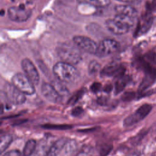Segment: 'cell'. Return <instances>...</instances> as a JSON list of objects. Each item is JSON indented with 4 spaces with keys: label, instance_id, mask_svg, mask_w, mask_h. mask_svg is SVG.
Here are the masks:
<instances>
[{
    "label": "cell",
    "instance_id": "obj_23",
    "mask_svg": "<svg viewBox=\"0 0 156 156\" xmlns=\"http://www.w3.org/2000/svg\"><path fill=\"white\" fill-rule=\"evenodd\" d=\"M153 23V18L152 16H149L143 23L142 27L141 28L142 32H146L151 27Z\"/></svg>",
    "mask_w": 156,
    "mask_h": 156
},
{
    "label": "cell",
    "instance_id": "obj_11",
    "mask_svg": "<svg viewBox=\"0 0 156 156\" xmlns=\"http://www.w3.org/2000/svg\"><path fill=\"white\" fill-rule=\"evenodd\" d=\"M105 26L110 32L115 35L124 34L130 29L129 26L115 18L107 20L105 21Z\"/></svg>",
    "mask_w": 156,
    "mask_h": 156
},
{
    "label": "cell",
    "instance_id": "obj_15",
    "mask_svg": "<svg viewBox=\"0 0 156 156\" xmlns=\"http://www.w3.org/2000/svg\"><path fill=\"white\" fill-rule=\"evenodd\" d=\"M130 80V77L128 76L123 75L120 77L117 78L115 83V94L120 93L126 87Z\"/></svg>",
    "mask_w": 156,
    "mask_h": 156
},
{
    "label": "cell",
    "instance_id": "obj_17",
    "mask_svg": "<svg viewBox=\"0 0 156 156\" xmlns=\"http://www.w3.org/2000/svg\"><path fill=\"white\" fill-rule=\"evenodd\" d=\"M77 1L96 7H105L110 4V0H77Z\"/></svg>",
    "mask_w": 156,
    "mask_h": 156
},
{
    "label": "cell",
    "instance_id": "obj_2",
    "mask_svg": "<svg viewBox=\"0 0 156 156\" xmlns=\"http://www.w3.org/2000/svg\"><path fill=\"white\" fill-rule=\"evenodd\" d=\"M57 52L62 62L73 65L79 63L82 59L79 48L69 44H62L59 46L57 48Z\"/></svg>",
    "mask_w": 156,
    "mask_h": 156
},
{
    "label": "cell",
    "instance_id": "obj_3",
    "mask_svg": "<svg viewBox=\"0 0 156 156\" xmlns=\"http://www.w3.org/2000/svg\"><path fill=\"white\" fill-rule=\"evenodd\" d=\"M9 18L15 22H24L27 20L31 15L32 9L26 4L10 7L7 10Z\"/></svg>",
    "mask_w": 156,
    "mask_h": 156
},
{
    "label": "cell",
    "instance_id": "obj_12",
    "mask_svg": "<svg viewBox=\"0 0 156 156\" xmlns=\"http://www.w3.org/2000/svg\"><path fill=\"white\" fill-rule=\"evenodd\" d=\"M125 73V68L117 64H111L105 66L101 71L102 76L112 77L118 78L124 75Z\"/></svg>",
    "mask_w": 156,
    "mask_h": 156
},
{
    "label": "cell",
    "instance_id": "obj_28",
    "mask_svg": "<svg viewBox=\"0 0 156 156\" xmlns=\"http://www.w3.org/2000/svg\"><path fill=\"white\" fill-rule=\"evenodd\" d=\"M83 111V110L82 107H77L72 110L71 115L74 116H79L80 115H81Z\"/></svg>",
    "mask_w": 156,
    "mask_h": 156
},
{
    "label": "cell",
    "instance_id": "obj_5",
    "mask_svg": "<svg viewBox=\"0 0 156 156\" xmlns=\"http://www.w3.org/2000/svg\"><path fill=\"white\" fill-rule=\"evenodd\" d=\"M152 106L149 104H144L141 105L135 113L126 117L123 122L125 127L132 126L144 118L151 111Z\"/></svg>",
    "mask_w": 156,
    "mask_h": 156
},
{
    "label": "cell",
    "instance_id": "obj_13",
    "mask_svg": "<svg viewBox=\"0 0 156 156\" xmlns=\"http://www.w3.org/2000/svg\"><path fill=\"white\" fill-rule=\"evenodd\" d=\"M67 140L66 138H62L57 140L49 148L45 156H57L63 147L66 145Z\"/></svg>",
    "mask_w": 156,
    "mask_h": 156
},
{
    "label": "cell",
    "instance_id": "obj_26",
    "mask_svg": "<svg viewBox=\"0 0 156 156\" xmlns=\"http://www.w3.org/2000/svg\"><path fill=\"white\" fill-rule=\"evenodd\" d=\"M102 88V85L99 82H94L90 87L91 91L93 93L99 92Z\"/></svg>",
    "mask_w": 156,
    "mask_h": 156
},
{
    "label": "cell",
    "instance_id": "obj_24",
    "mask_svg": "<svg viewBox=\"0 0 156 156\" xmlns=\"http://www.w3.org/2000/svg\"><path fill=\"white\" fill-rule=\"evenodd\" d=\"M83 94V90H79V91H77V93H75V94L74 96H73L71 99H69L68 103L70 104H75L77 101H79V99L82 97V96Z\"/></svg>",
    "mask_w": 156,
    "mask_h": 156
},
{
    "label": "cell",
    "instance_id": "obj_7",
    "mask_svg": "<svg viewBox=\"0 0 156 156\" xmlns=\"http://www.w3.org/2000/svg\"><path fill=\"white\" fill-rule=\"evenodd\" d=\"M120 48V43L114 39H104L98 44L96 55L105 57L116 52Z\"/></svg>",
    "mask_w": 156,
    "mask_h": 156
},
{
    "label": "cell",
    "instance_id": "obj_8",
    "mask_svg": "<svg viewBox=\"0 0 156 156\" xmlns=\"http://www.w3.org/2000/svg\"><path fill=\"white\" fill-rule=\"evenodd\" d=\"M21 67L24 74L33 83L37 85L40 80V76L35 66L29 58H24L21 61Z\"/></svg>",
    "mask_w": 156,
    "mask_h": 156
},
{
    "label": "cell",
    "instance_id": "obj_9",
    "mask_svg": "<svg viewBox=\"0 0 156 156\" xmlns=\"http://www.w3.org/2000/svg\"><path fill=\"white\" fill-rule=\"evenodd\" d=\"M4 93L8 100L14 104L20 105L26 101L25 94L16 88L13 84L7 85Z\"/></svg>",
    "mask_w": 156,
    "mask_h": 156
},
{
    "label": "cell",
    "instance_id": "obj_6",
    "mask_svg": "<svg viewBox=\"0 0 156 156\" xmlns=\"http://www.w3.org/2000/svg\"><path fill=\"white\" fill-rule=\"evenodd\" d=\"M73 41L79 49L89 54L96 55L98 44L90 38L85 36L76 35L73 37Z\"/></svg>",
    "mask_w": 156,
    "mask_h": 156
},
{
    "label": "cell",
    "instance_id": "obj_22",
    "mask_svg": "<svg viewBox=\"0 0 156 156\" xmlns=\"http://www.w3.org/2000/svg\"><path fill=\"white\" fill-rule=\"evenodd\" d=\"M144 60L151 65H156V54L154 52H149L144 57Z\"/></svg>",
    "mask_w": 156,
    "mask_h": 156
},
{
    "label": "cell",
    "instance_id": "obj_18",
    "mask_svg": "<svg viewBox=\"0 0 156 156\" xmlns=\"http://www.w3.org/2000/svg\"><path fill=\"white\" fill-rule=\"evenodd\" d=\"M36 145L37 143L34 140L31 139L28 140L24 147L22 156H30L35 151Z\"/></svg>",
    "mask_w": 156,
    "mask_h": 156
},
{
    "label": "cell",
    "instance_id": "obj_16",
    "mask_svg": "<svg viewBox=\"0 0 156 156\" xmlns=\"http://www.w3.org/2000/svg\"><path fill=\"white\" fill-rule=\"evenodd\" d=\"M155 76H156L154 74L147 73L140 84V86L139 87V91L141 93L144 91H146V89H147L151 85H152L155 81Z\"/></svg>",
    "mask_w": 156,
    "mask_h": 156
},
{
    "label": "cell",
    "instance_id": "obj_19",
    "mask_svg": "<svg viewBox=\"0 0 156 156\" xmlns=\"http://www.w3.org/2000/svg\"><path fill=\"white\" fill-rule=\"evenodd\" d=\"M12 141V136L9 134L2 135L0 138V153L4 152L10 144Z\"/></svg>",
    "mask_w": 156,
    "mask_h": 156
},
{
    "label": "cell",
    "instance_id": "obj_25",
    "mask_svg": "<svg viewBox=\"0 0 156 156\" xmlns=\"http://www.w3.org/2000/svg\"><path fill=\"white\" fill-rule=\"evenodd\" d=\"M135 96V93L132 91H128L124 93L121 97V99L123 101L127 102L132 100Z\"/></svg>",
    "mask_w": 156,
    "mask_h": 156
},
{
    "label": "cell",
    "instance_id": "obj_14",
    "mask_svg": "<svg viewBox=\"0 0 156 156\" xmlns=\"http://www.w3.org/2000/svg\"><path fill=\"white\" fill-rule=\"evenodd\" d=\"M118 14L126 15L135 18L137 15V12L135 8L129 5H118L115 8Z\"/></svg>",
    "mask_w": 156,
    "mask_h": 156
},
{
    "label": "cell",
    "instance_id": "obj_31",
    "mask_svg": "<svg viewBox=\"0 0 156 156\" xmlns=\"http://www.w3.org/2000/svg\"><path fill=\"white\" fill-rule=\"evenodd\" d=\"M151 9L156 10V0H153L152 3L151 4Z\"/></svg>",
    "mask_w": 156,
    "mask_h": 156
},
{
    "label": "cell",
    "instance_id": "obj_1",
    "mask_svg": "<svg viewBox=\"0 0 156 156\" xmlns=\"http://www.w3.org/2000/svg\"><path fill=\"white\" fill-rule=\"evenodd\" d=\"M53 73L58 80L66 83H74L79 76L77 69L73 65L62 61L55 64Z\"/></svg>",
    "mask_w": 156,
    "mask_h": 156
},
{
    "label": "cell",
    "instance_id": "obj_4",
    "mask_svg": "<svg viewBox=\"0 0 156 156\" xmlns=\"http://www.w3.org/2000/svg\"><path fill=\"white\" fill-rule=\"evenodd\" d=\"M12 84L21 92L27 95H32L35 92L34 85L29 78L22 73L15 74L12 79Z\"/></svg>",
    "mask_w": 156,
    "mask_h": 156
},
{
    "label": "cell",
    "instance_id": "obj_10",
    "mask_svg": "<svg viewBox=\"0 0 156 156\" xmlns=\"http://www.w3.org/2000/svg\"><path fill=\"white\" fill-rule=\"evenodd\" d=\"M43 96L49 101L53 103H57L62 101V96L58 93L55 88L48 83H43L41 87Z\"/></svg>",
    "mask_w": 156,
    "mask_h": 156
},
{
    "label": "cell",
    "instance_id": "obj_30",
    "mask_svg": "<svg viewBox=\"0 0 156 156\" xmlns=\"http://www.w3.org/2000/svg\"><path fill=\"white\" fill-rule=\"evenodd\" d=\"M116 1H118L122 2H125V3H131L136 1V0H116Z\"/></svg>",
    "mask_w": 156,
    "mask_h": 156
},
{
    "label": "cell",
    "instance_id": "obj_20",
    "mask_svg": "<svg viewBox=\"0 0 156 156\" xmlns=\"http://www.w3.org/2000/svg\"><path fill=\"white\" fill-rule=\"evenodd\" d=\"M42 127L49 129V130H69L73 127L71 125L69 124H46L42 126Z\"/></svg>",
    "mask_w": 156,
    "mask_h": 156
},
{
    "label": "cell",
    "instance_id": "obj_29",
    "mask_svg": "<svg viewBox=\"0 0 156 156\" xmlns=\"http://www.w3.org/2000/svg\"><path fill=\"white\" fill-rule=\"evenodd\" d=\"M113 87L112 86V85H105L104 87V91L105 92H110L111 91V90H112Z\"/></svg>",
    "mask_w": 156,
    "mask_h": 156
},
{
    "label": "cell",
    "instance_id": "obj_21",
    "mask_svg": "<svg viewBox=\"0 0 156 156\" xmlns=\"http://www.w3.org/2000/svg\"><path fill=\"white\" fill-rule=\"evenodd\" d=\"M101 68V65L96 60H92L88 66V72L90 74L94 75L96 74Z\"/></svg>",
    "mask_w": 156,
    "mask_h": 156
},
{
    "label": "cell",
    "instance_id": "obj_27",
    "mask_svg": "<svg viewBox=\"0 0 156 156\" xmlns=\"http://www.w3.org/2000/svg\"><path fill=\"white\" fill-rule=\"evenodd\" d=\"M3 156H21V152L19 150L13 149L5 152Z\"/></svg>",
    "mask_w": 156,
    "mask_h": 156
}]
</instances>
